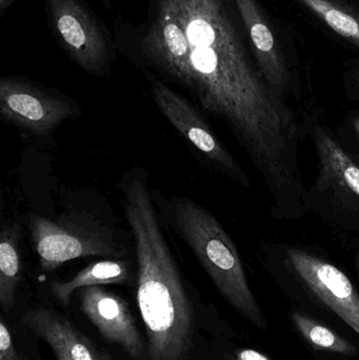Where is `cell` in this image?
I'll return each instance as SVG.
<instances>
[{
  "label": "cell",
  "mask_w": 359,
  "mask_h": 360,
  "mask_svg": "<svg viewBox=\"0 0 359 360\" xmlns=\"http://www.w3.org/2000/svg\"><path fill=\"white\" fill-rule=\"evenodd\" d=\"M145 8V18L113 19L118 53L229 129L263 180L270 209L301 205L307 122L263 77L233 2L147 0Z\"/></svg>",
  "instance_id": "1"
},
{
  "label": "cell",
  "mask_w": 359,
  "mask_h": 360,
  "mask_svg": "<svg viewBox=\"0 0 359 360\" xmlns=\"http://www.w3.org/2000/svg\"><path fill=\"white\" fill-rule=\"evenodd\" d=\"M117 186L134 248L137 304L149 359L187 360L193 344V309L149 176L141 167H133Z\"/></svg>",
  "instance_id": "2"
},
{
  "label": "cell",
  "mask_w": 359,
  "mask_h": 360,
  "mask_svg": "<svg viewBox=\"0 0 359 360\" xmlns=\"http://www.w3.org/2000/svg\"><path fill=\"white\" fill-rule=\"evenodd\" d=\"M164 219L185 241L221 296L259 329L267 323L251 290L240 252L223 224L206 207L185 196H155Z\"/></svg>",
  "instance_id": "3"
},
{
  "label": "cell",
  "mask_w": 359,
  "mask_h": 360,
  "mask_svg": "<svg viewBox=\"0 0 359 360\" xmlns=\"http://www.w3.org/2000/svg\"><path fill=\"white\" fill-rule=\"evenodd\" d=\"M29 231L40 269L46 273L72 260L124 258L134 252L124 231L88 212H67L53 218L34 214Z\"/></svg>",
  "instance_id": "4"
},
{
  "label": "cell",
  "mask_w": 359,
  "mask_h": 360,
  "mask_svg": "<svg viewBox=\"0 0 359 360\" xmlns=\"http://www.w3.org/2000/svg\"><path fill=\"white\" fill-rule=\"evenodd\" d=\"M306 122L318 160V179L308 191L310 211L359 231V166L326 124L313 115Z\"/></svg>",
  "instance_id": "5"
},
{
  "label": "cell",
  "mask_w": 359,
  "mask_h": 360,
  "mask_svg": "<svg viewBox=\"0 0 359 360\" xmlns=\"http://www.w3.org/2000/svg\"><path fill=\"white\" fill-rule=\"evenodd\" d=\"M51 35L67 58L94 77L111 73L118 49L110 32L84 0H46Z\"/></svg>",
  "instance_id": "6"
},
{
  "label": "cell",
  "mask_w": 359,
  "mask_h": 360,
  "mask_svg": "<svg viewBox=\"0 0 359 360\" xmlns=\"http://www.w3.org/2000/svg\"><path fill=\"white\" fill-rule=\"evenodd\" d=\"M240 15L259 70L285 101L301 97V63L290 33L261 0H231Z\"/></svg>",
  "instance_id": "7"
},
{
  "label": "cell",
  "mask_w": 359,
  "mask_h": 360,
  "mask_svg": "<svg viewBox=\"0 0 359 360\" xmlns=\"http://www.w3.org/2000/svg\"><path fill=\"white\" fill-rule=\"evenodd\" d=\"M143 74L149 82L156 107L195 153L213 170L244 188H251L250 177L215 134L202 111L157 76L149 72Z\"/></svg>",
  "instance_id": "8"
},
{
  "label": "cell",
  "mask_w": 359,
  "mask_h": 360,
  "mask_svg": "<svg viewBox=\"0 0 359 360\" xmlns=\"http://www.w3.org/2000/svg\"><path fill=\"white\" fill-rule=\"evenodd\" d=\"M81 114L77 103L54 88L20 76L0 78V115L6 124L40 139Z\"/></svg>",
  "instance_id": "9"
},
{
  "label": "cell",
  "mask_w": 359,
  "mask_h": 360,
  "mask_svg": "<svg viewBox=\"0 0 359 360\" xmlns=\"http://www.w3.org/2000/svg\"><path fill=\"white\" fill-rule=\"evenodd\" d=\"M278 249L308 289L359 335V292L351 279L335 264L307 249L294 245Z\"/></svg>",
  "instance_id": "10"
},
{
  "label": "cell",
  "mask_w": 359,
  "mask_h": 360,
  "mask_svg": "<svg viewBox=\"0 0 359 360\" xmlns=\"http://www.w3.org/2000/svg\"><path fill=\"white\" fill-rule=\"evenodd\" d=\"M80 307L86 319L107 342L122 347L134 360H143L145 347L128 302L103 285L79 290Z\"/></svg>",
  "instance_id": "11"
},
{
  "label": "cell",
  "mask_w": 359,
  "mask_h": 360,
  "mask_svg": "<svg viewBox=\"0 0 359 360\" xmlns=\"http://www.w3.org/2000/svg\"><path fill=\"white\" fill-rule=\"evenodd\" d=\"M22 321L48 344L57 360H115L52 309L30 310Z\"/></svg>",
  "instance_id": "12"
},
{
  "label": "cell",
  "mask_w": 359,
  "mask_h": 360,
  "mask_svg": "<svg viewBox=\"0 0 359 360\" xmlns=\"http://www.w3.org/2000/svg\"><path fill=\"white\" fill-rule=\"evenodd\" d=\"M359 55V0H290Z\"/></svg>",
  "instance_id": "13"
},
{
  "label": "cell",
  "mask_w": 359,
  "mask_h": 360,
  "mask_svg": "<svg viewBox=\"0 0 359 360\" xmlns=\"http://www.w3.org/2000/svg\"><path fill=\"white\" fill-rule=\"evenodd\" d=\"M132 273L131 260L124 258L99 260L80 270L70 281L51 283V292L61 304L67 306L76 291L95 285H126Z\"/></svg>",
  "instance_id": "14"
},
{
  "label": "cell",
  "mask_w": 359,
  "mask_h": 360,
  "mask_svg": "<svg viewBox=\"0 0 359 360\" xmlns=\"http://www.w3.org/2000/svg\"><path fill=\"white\" fill-rule=\"evenodd\" d=\"M21 271L20 226L12 220L4 219L0 232V304L4 312L14 308Z\"/></svg>",
  "instance_id": "15"
},
{
  "label": "cell",
  "mask_w": 359,
  "mask_h": 360,
  "mask_svg": "<svg viewBox=\"0 0 359 360\" xmlns=\"http://www.w3.org/2000/svg\"><path fill=\"white\" fill-rule=\"evenodd\" d=\"M293 321L303 338L318 348L346 355H354L358 352L355 347L345 338L301 313H293Z\"/></svg>",
  "instance_id": "16"
},
{
  "label": "cell",
  "mask_w": 359,
  "mask_h": 360,
  "mask_svg": "<svg viewBox=\"0 0 359 360\" xmlns=\"http://www.w3.org/2000/svg\"><path fill=\"white\" fill-rule=\"evenodd\" d=\"M0 360H22L15 348L12 334L2 317L0 319Z\"/></svg>",
  "instance_id": "17"
},
{
  "label": "cell",
  "mask_w": 359,
  "mask_h": 360,
  "mask_svg": "<svg viewBox=\"0 0 359 360\" xmlns=\"http://www.w3.org/2000/svg\"><path fill=\"white\" fill-rule=\"evenodd\" d=\"M344 86L350 98L359 101V60L350 61L344 74Z\"/></svg>",
  "instance_id": "18"
},
{
  "label": "cell",
  "mask_w": 359,
  "mask_h": 360,
  "mask_svg": "<svg viewBox=\"0 0 359 360\" xmlns=\"http://www.w3.org/2000/svg\"><path fill=\"white\" fill-rule=\"evenodd\" d=\"M348 130L350 132V137L352 139V150L348 151L351 158L355 160L359 166V113H350L347 120Z\"/></svg>",
  "instance_id": "19"
},
{
  "label": "cell",
  "mask_w": 359,
  "mask_h": 360,
  "mask_svg": "<svg viewBox=\"0 0 359 360\" xmlns=\"http://www.w3.org/2000/svg\"><path fill=\"white\" fill-rule=\"evenodd\" d=\"M235 360H270L266 355L252 349H242L235 354Z\"/></svg>",
  "instance_id": "20"
},
{
  "label": "cell",
  "mask_w": 359,
  "mask_h": 360,
  "mask_svg": "<svg viewBox=\"0 0 359 360\" xmlns=\"http://www.w3.org/2000/svg\"><path fill=\"white\" fill-rule=\"evenodd\" d=\"M16 0H0V18L6 15Z\"/></svg>",
  "instance_id": "21"
},
{
  "label": "cell",
  "mask_w": 359,
  "mask_h": 360,
  "mask_svg": "<svg viewBox=\"0 0 359 360\" xmlns=\"http://www.w3.org/2000/svg\"><path fill=\"white\" fill-rule=\"evenodd\" d=\"M99 1H100V4H103L107 10H112L114 4H115V0H99Z\"/></svg>",
  "instance_id": "22"
},
{
  "label": "cell",
  "mask_w": 359,
  "mask_h": 360,
  "mask_svg": "<svg viewBox=\"0 0 359 360\" xmlns=\"http://www.w3.org/2000/svg\"><path fill=\"white\" fill-rule=\"evenodd\" d=\"M356 266H358V269L359 270V254L356 255Z\"/></svg>",
  "instance_id": "23"
}]
</instances>
